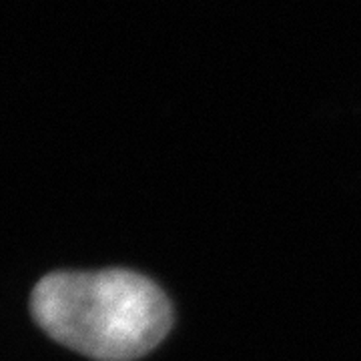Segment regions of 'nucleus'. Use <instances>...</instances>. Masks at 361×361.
I'll list each match as a JSON object with an SVG mask.
<instances>
[{"label": "nucleus", "instance_id": "obj_1", "mask_svg": "<svg viewBox=\"0 0 361 361\" xmlns=\"http://www.w3.org/2000/svg\"><path fill=\"white\" fill-rule=\"evenodd\" d=\"M40 327L97 361H133L157 348L173 322L165 293L135 271H59L30 299Z\"/></svg>", "mask_w": 361, "mask_h": 361}]
</instances>
